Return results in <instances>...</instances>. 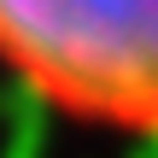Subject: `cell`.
Here are the masks:
<instances>
[{"mask_svg":"<svg viewBox=\"0 0 158 158\" xmlns=\"http://www.w3.org/2000/svg\"><path fill=\"white\" fill-rule=\"evenodd\" d=\"M0 70L82 129L158 135V0H0Z\"/></svg>","mask_w":158,"mask_h":158,"instance_id":"1","label":"cell"}]
</instances>
